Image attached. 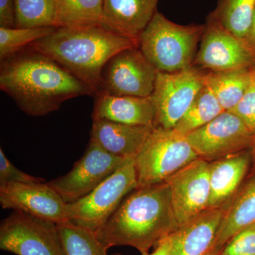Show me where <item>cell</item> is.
<instances>
[{
	"label": "cell",
	"mask_w": 255,
	"mask_h": 255,
	"mask_svg": "<svg viewBox=\"0 0 255 255\" xmlns=\"http://www.w3.org/2000/svg\"><path fill=\"white\" fill-rule=\"evenodd\" d=\"M0 88L31 117L55 112L75 97L93 95L58 63L28 47L1 61Z\"/></svg>",
	"instance_id": "obj_1"
},
{
	"label": "cell",
	"mask_w": 255,
	"mask_h": 255,
	"mask_svg": "<svg viewBox=\"0 0 255 255\" xmlns=\"http://www.w3.org/2000/svg\"><path fill=\"white\" fill-rule=\"evenodd\" d=\"M179 228L167 182L136 188L95 233L109 248L129 246L149 253Z\"/></svg>",
	"instance_id": "obj_2"
},
{
	"label": "cell",
	"mask_w": 255,
	"mask_h": 255,
	"mask_svg": "<svg viewBox=\"0 0 255 255\" xmlns=\"http://www.w3.org/2000/svg\"><path fill=\"white\" fill-rule=\"evenodd\" d=\"M132 47L138 46L102 26H96L58 28L28 48L58 63L95 96L100 90L101 73L105 64L119 52Z\"/></svg>",
	"instance_id": "obj_3"
},
{
	"label": "cell",
	"mask_w": 255,
	"mask_h": 255,
	"mask_svg": "<svg viewBox=\"0 0 255 255\" xmlns=\"http://www.w3.org/2000/svg\"><path fill=\"white\" fill-rule=\"evenodd\" d=\"M204 31L205 25L177 24L157 11L138 48L157 71L176 73L193 66Z\"/></svg>",
	"instance_id": "obj_4"
},
{
	"label": "cell",
	"mask_w": 255,
	"mask_h": 255,
	"mask_svg": "<svg viewBox=\"0 0 255 255\" xmlns=\"http://www.w3.org/2000/svg\"><path fill=\"white\" fill-rule=\"evenodd\" d=\"M198 158L186 135L174 128L155 127L134 158L137 188L164 182Z\"/></svg>",
	"instance_id": "obj_5"
},
{
	"label": "cell",
	"mask_w": 255,
	"mask_h": 255,
	"mask_svg": "<svg viewBox=\"0 0 255 255\" xmlns=\"http://www.w3.org/2000/svg\"><path fill=\"white\" fill-rule=\"evenodd\" d=\"M137 187L134 158L128 159L90 194L66 204L67 219L77 226L97 233L105 226L126 196Z\"/></svg>",
	"instance_id": "obj_6"
},
{
	"label": "cell",
	"mask_w": 255,
	"mask_h": 255,
	"mask_svg": "<svg viewBox=\"0 0 255 255\" xmlns=\"http://www.w3.org/2000/svg\"><path fill=\"white\" fill-rule=\"evenodd\" d=\"M0 249L16 255H65L56 223L18 210L1 221Z\"/></svg>",
	"instance_id": "obj_7"
},
{
	"label": "cell",
	"mask_w": 255,
	"mask_h": 255,
	"mask_svg": "<svg viewBox=\"0 0 255 255\" xmlns=\"http://www.w3.org/2000/svg\"><path fill=\"white\" fill-rule=\"evenodd\" d=\"M207 73L195 66L176 73H157L152 95L155 127L174 128L205 85Z\"/></svg>",
	"instance_id": "obj_8"
},
{
	"label": "cell",
	"mask_w": 255,
	"mask_h": 255,
	"mask_svg": "<svg viewBox=\"0 0 255 255\" xmlns=\"http://www.w3.org/2000/svg\"><path fill=\"white\" fill-rule=\"evenodd\" d=\"M157 73L138 47L127 48L105 64L96 95L150 97L155 90Z\"/></svg>",
	"instance_id": "obj_9"
},
{
	"label": "cell",
	"mask_w": 255,
	"mask_h": 255,
	"mask_svg": "<svg viewBox=\"0 0 255 255\" xmlns=\"http://www.w3.org/2000/svg\"><path fill=\"white\" fill-rule=\"evenodd\" d=\"M128 159L112 155L90 139L85 153L65 174L47 182L65 201L72 204L92 192Z\"/></svg>",
	"instance_id": "obj_10"
},
{
	"label": "cell",
	"mask_w": 255,
	"mask_h": 255,
	"mask_svg": "<svg viewBox=\"0 0 255 255\" xmlns=\"http://www.w3.org/2000/svg\"><path fill=\"white\" fill-rule=\"evenodd\" d=\"M186 136L198 157L209 162L251 149L255 140L241 119L229 111Z\"/></svg>",
	"instance_id": "obj_11"
},
{
	"label": "cell",
	"mask_w": 255,
	"mask_h": 255,
	"mask_svg": "<svg viewBox=\"0 0 255 255\" xmlns=\"http://www.w3.org/2000/svg\"><path fill=\"white\" fill-rule=\"evenodd\" d=\"M193 66L222 72L255 66V55L246 43L209 16Z\"/></svg>",
	"instance_id": "obj_12"
},
{
	"label": "cell",
	"mask_w": 255,
	"mask_h": 255,
	"mask_svg": "<svg viewBox=\"0 0 255 255\" xmlns=\"http://www.w3.org/2000/svg\"><path fill=\"white\" fill-rule=\"evenodd\" d=\"M179 226L209 209V162L198 158L166 179Z\"/></svg>",
	"instance_id": "obj_13"
},
{
	"label": "cell",
	"mask_w": 255,
	"mask_h": 255,
	"mask_svg": "<svg viewBox=\"0 0 255 255\" xmlns=\"http://www.w3.org/2000/svg\"><path fill=\"white\" fill-rule=\"evenodd\" d=\"M0 204L56 224L68 221L66 204L47 182L6 184L0 187Z\"/></svg>",
	"instance_id": "obj_14"
},
{
	"label": "cell",
	"mask_w": 255,
	"mask_h": 255,
	"mask_svg": "<svg viewBox=\"0 0 255 255\" xmlns=\"http://www.w3.org/2000/svg\"><path fill=\"white\" fill-rule=\"evenodd\" d=\"M226 206L208 209L169 235L172 255H206L214 250Z\"/></svg>",
	"instance_id": "obj_15"
},
{
	"label": "cell",
	"mask_w": 255,
	"mask_h": 255,
	"mask_svg": "<svg viewBox=\"0 0 255 255\" xmlns=\"http://www.w3.org/2000/svg\"><path fill=\"white\" fill-rule=\"evenodd\" d=\"M159 0H105L102 27L135 42L157 12Z\"/></svg>",
	"instance_id": "obj_16"
},
{
	"label": "cell",
	"mask_w": 255,
	"mask_h": 255,
	"mask_svg": "<svg viewBox=\"0 0 255 255\" xmlns=\"http://www.w3.org/2000/svg\"><path fill=\"white\" fill-rule=\"evenodd\" d=\"M92 117L127 125L155 127L153 97L97 95Z\"/></svg>",
	"instance_id": "obj_17"
},
{
	"label": "cell",
	"mask_w": 255,
	"mask_h": 255,
	"mask_svg": "<svg viewBox=\"0 0 255 255\" xmlns=\"http://www.w3.org/2000/svg\"><path fill=\"white\" fill-rule=\"evenodd\" d=\"M91 137L104 150L124 158H135L155 127L130 126L92 119Z\"/></svg>",
	"instance_id": "obj_18"
},
{
	"label": "cell",
	"mask_w": 255,
	"mask_h": 255,
	"mask_svg": "<svg viewBox=\"0 0 255 255\" xmlns=\"http://www.w3.org/2000/svg\"><path fill=\"white\" fill-rule=\"evenodd\" d=\"M251 161V151L246 150L209 162V209L223 207L235 196Z\"/></svg>",
	"instance_id": "obj_19"
},
{
	"label": "cell",
	"mask_w": 255,
	"mask_h": 255,
	"mask_svg": "<svg viewBox=\"0 0 255 255\" xmlns=\"http://www.w3.org/2000/svg\"><path fill=\"white\" fill-rule=\"evenodd\" d=\"M255 224V177L235 196L226 208L218 232L214 249L223 247L238 233Z\"/></svg>",
	"instance_id": "obj_20"
},
{
	"label": "cell",
	"mask_w": 255,
	"mask_h": 255,
	"mask_svg": "<svg viewBox=\"0 0 255 255\" xmlns=\"http://www.w3.org/2000/svg\"><path fill=\"white\" fill-rule=\"evenodd\" d=\"M206 84L224 111H232L252 85L251 68L222 72H208Z\"/></svg>",
	"instance_id": "obj_21"
},
{
	"label": "cell",
	"mask_w": 255,
	"mask_h": 255,
	"mask_svg": "<svg viewBox=\"0 0 255 255\" xmlns=\"http://www.w3.org/2000/svg\"><path fill=\"white\" fill-rule=\"evenodd\" d=\"M105 0H56L55 25L57 28L101 26Z\"/></svg>",
	"instance_id": "obj_22"
},
{
	"label": "cell",
	"mask_w": 255,
	"mask_h": 255,
	"mask_svg": "<svg viewBox=\"0 0 255 255\" xmlns=\"http://www.w3.org/2000/svg\"><path fill=\"white\" fill-rule=\"evenodd\" d=\"M230 33L245 41L255 16V0H219L209 14Z\"/></svg>",
	"instance_id": "obj_23"
},
{
	"label": "cell",
	"mask_w": 255,
	"mask_h": 255,
	"mask_svg": "<svg viewBox=\"0 0 255 255\" xmlns=\"http://www.w3.org/2000/svg\"><path fill=\"white\" fill-rule=\"evenodd\" d=\"M57 227L65 255H110V248L101 242L92 231L77 226L70 221L58 223Z\"/></svg>",
	"instance_id": "obj_24"
},
{
	"label": "cell",
	"mask_w": 255,
	"mask_h": 255,
	"mask_svg": "<svg viewBox=\"0 0 255 255\" xmlns=\"http://www.w3.org/2000/svg\"><path fill=\"white\" fill-rule=\"evenodd\" d=\"M223 112L225 111L214 92L205 83L189 110L174 129L181 134L187 135L204 127Z\"/></svg>",
	"instance_id": "obj_25"
},
{
	"label": "cell",
	"mask_w": 255,
	"mask_h": 255,
	"mask_svg": "<svg viewBox=\"0 0 255 255\" xmlns=\"http://www.w3.org/2000/svg\"><path fill=\"white\" fill-rule=\"evenodd\" d=\"M16 28L55 26L56 0H15Z\"/></svg>",
	"instance_id": "obj_26"
},
{
	"label": "cell",
	"mask_w": 255,
	"mask_h": 255,
	"mask_svg": "<svg viewBox=\"0 0 255 255\" xmlns=\"http://www.w3.org/2000/svg\"><path fill=\"white\" fill-rule=\"evenodd\" d=\"M55 26L37 28L0 27V60L2 61L56 31Z\"/></svg>",
	"instance_id": "obj_27"
},
{
	"label": "cell",
	"mask_w": 255,
	"mask_h": 255,
	"mask_svg": "<svg viewBox=\"0 0 255 255\" xmlns=\"http://www.w3.org/2000/svg\"><path fill=\"white\" fill-rule=\"evenodd\" d=\"M219 255H255V224L233 236Z\"/></svg>",
	"instance_id": "obj_28"
},
{
	"label": "cell",
	"mask_w": 255,
	"mask_h": 255,
	"mask_svg": "<svg viewBox=\"0 0 255 255\" xmlns=\"http://www.w3.org/2000/svg\"><path fill=\"white\" fill-rule=\"evenodd\" d=\"M44 179L33 177L19 170L6 157L2 149L0 148V187L9 183L43 182Z\"/></svg>",
	"instance_id": "obj_29"
},
{
	"label": "cell",
	"mask_w": 255,
	"mask_h": 255,
	"mask_svg": "<svg viewBox=\"0 0 255 255\" xmlns=\"http://www.w3.org/2000/svg\"><path fill=\"white\" fill-rule=\"evenodd\" d=\"M244 122L255 137V89L250 87L239 104L232 111Z\"/></svg>",
	"instance_id": "obj_30"
},
{
	"label": "cell",
	"mask_w": 255,
	"mask_h": 255,
	"mask_svg": "<svg viewBox=\"0 0 255 255\" xmlns=\"http://www.w3.org/2000/svg\"><path fill=\"white\" fill-rule=\"evenodd\" d=\"M16 26L15 0H0V27L11 28Z\"/></svg>",
	"instance_id": "obj_31"
},
{
	"label": "cell",
	"mask_w": 255,
	"mask_h": 255,
	"mask_svg": "<svg viewBox=\"0 0 255 255\" xmlns=\"http://www.w3.org/2000/svg\"><path fill=\"white\" fill-rule=\"evenodd\" d=\"M140 255H172L171 253V242L169 236L164 238L156 245L155 250L151 253H141Z\"/></svg>",
	"instance_id": "obj_32"
},
{
	"label": "cell",
	"mask_w": 255,
	"mask_h": 255,
	"mask_svg": "<svg viewBox=\"0 0 255 255\" xmlns=\"http://www.w3.org/2000/svg\"><path fill=\"white\" fill-rule=\"evenodd\" d=\"M245 43L250 50L255 55V16L254 21L248 36L245 40Z\"/></svg>",
	"instance_id": "obj_33"
},
{
	"label": "cell",
	"mask_w": 255,
	"mask_h": 255,
	"mask_svg": "<svg viewBox=\"0 0 255 255\" xmlns=\"http://www.w3.org/2000/svg\"><path fill=\"white\" fill-rule=\"evenodd\" d=\"M252 161H253V167H254L255 177V137L253 145L251 147Z\"/></svg>",
	"instance_id": "obj_34"
},
{
	"label": "cell",
	"mask_w": 255,
	"mask_h": 255,
	"mask_svg": "<svg viewBox=\"0 0 255 255\" xmlns=\"http://www.w3.org/2000/svg\"><path fill=\"white\" fill-rule=\"evenodd\" d=\"M252 86L255 89V66L251 68Z\"/></svg>",
	"instance_id": "obj_35"
},
{
	"label": "cell",
	"mask_w": 255,
	"mask_h": 255,
	"mask_svg": "<svg viewBox=\"0 0 255 255\" xmlns=\"http://www.w3.org/2000/svg\"><path fill=\"white\" fill-rule=\"evenodd\" d=\"M221 251H219V250H213L212 251L210 252L209 253H208L206 255H219L220 253H221Z\"/></svg>",
	"instance_id": "obj_36"
}]
</instances>
